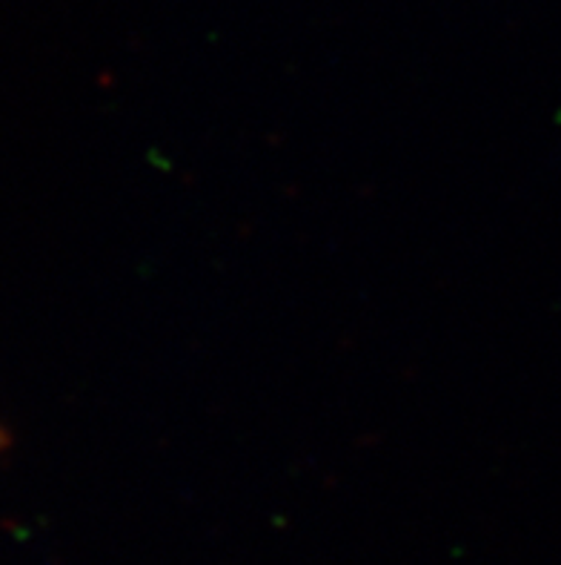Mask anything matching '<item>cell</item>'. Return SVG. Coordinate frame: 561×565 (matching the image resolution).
Wrapping results in <instances>:
<instances>
[]
</instances>
